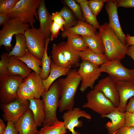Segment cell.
Wrapping results in <instances>:
<instances>
[{
    "instance_id": "1",
    "label": "cell",
    "mask_w": 134,
    "mask_h": 134,
    "mask_svg": "<svg viewBox=\"0 0 134 134\" xmlns=\"http://www.w3.org/2000/svg\"><path fill=\"white\" fill-rule=\"evenodd\" d=\"M60 92L59 111L62 112L73 108L75 96L81 77L76 68L71 69L65 78L57 80Z\"/></svg>"
},
{
    "instance_id": "2",
    "label": "cell",
    "mask_w": 134,
    "mask_h": 134,
    "mask_svg": "<svg viewBox=\"0 0 134 134\" xmlns=\"http://www.w3.org/2000/svg\"><path fill=\"white\" fill-rule=\"evenodd\" d=\"M99 32L105 49L104 54L110 61L121 60L126 55L128 47L120 40L108 23L100 25Z\"/></svg>"
},
{
    "instance_id": "3",
    "label": "cell",
    "mask_w": 134,
    "mask_h": 134,
    "mask_svg": "<svg viewBox=\"0 0 134 134\" xmlns=\"http://www.w3.org/2000/svg\"><path fill=\"white\" fill-rule=\"evenodd\" d=\"M41 0H19L14 8L8 14L11 18L17 19L28 24L32 28L36 23L35 17L38 19L37 11Z\"/></svg>"
},
{
    "instance_id": "4",
    "label": "cell",
    "mask_w": 134,
    "mask_h": 134,
    "mask_svg": "<svg viewBox=\"0 0 134 134\" xmlns=\"http://www.w3.org/2000/svg\"><path fill=\"white\" fill-rule=\"evenodd\" d=\"M60 90L57 80L51 86L49 90L42 96L44 105L45 118L42 126L50 125L58 120L57 116L59 107Z\"/></svg>"
},
{
    "instance_id": "5",
    "label": "cell",
    "mask_w": 134,
    "mask_h": 134,
    "mask_svg": "<svg viewBox=\"0 0 134 134\" xmlns=\"http://www.w3.org/2000/svg\"><path fill=\"white\" fill-rule=\"evenodd\" d=\"M87 102L82 107L90 108L101 116L112 111L116 107L111 101L98 90L93 89L87 94Z\"/></svg>"
},
{
    "instance_id": "6",
    "label": "cell",
    "mask_w": 134,
    "mask_h": 134,
    "mask_svg": "<svg viewBox=\"0 0 134 134\" xmlns=\"http://www.w3.org/2000/svg\"><path fill=\"white\" fill-rule=\"evenodd\" d=\"M26 48L31 54L41 60L45 47L46 37L39 29L29 28L24 33Z\"/></svg>"
},
{
    "instance_id": "7",
    "label": "cell",
    "mask_w": 134,
    "mask_h": 134,
    "mask_svg": "<svg viewBox=\"0 0 134 134\" xmlns=\"http://www.w3.org/2000/svg\"><path fill=\"white\" fill-rule=\"evenodd\" d=\"M121 61H107L99 67L101 72L108 73L115 82L119 81H134V70L125 67Z\"/></svg>"
},
{
    "instance_id": "8",
    "label": "cell",
    "mask_w": 134,
    "mask_h": 134,
    "mask_svg": "<svg viewBox=\"0 0 134 134\" xmlns=\"http://www.w3.org/2000/svg\"><path fill=\"white\" fill-rule=\"evenodd\" d=\"M30 26L29 24L23 23L17 19L11 18L2 25L0 30V46L3 45L11 48L13 35L20 33L24 34Z\"/></svg>"
},
{
    "instance_id": "9",
    "label": "cell",
    "mask_w": 134,
    "mask_h": 134,
    "mask_svg": "<svg viewBox=\"0 0 134 134\" xmlns=\"http://www.w3.org/2000/svg\"><path fill=\"white\" fill-rule=\"evenodd\" d=\"M24 78L20 76H9L0 81V98L2 104L9 103L17 98V92Z\"/></svg>"
},
{
    "instance_id": "10",
    "label": "cell",
    "mask_w": 134,
    "mask_h": 134,
    "mask_svg": "<svg viewBox=\"0 0 134 134\" xmlns=\"http://www.w3.org/2000/svg\"><path fill=\"white\" fill-rule=\"evenodd\" d=\"M79 67L78 71L81 77L80 90L83 92L88 87L93 89L95 81L101 75L100 67L85 61H82Z\"/></svg>"
},
{
    "instance_id": "11",
    "label": "cell",
    "mask_w": 134,
    "mask_h": 134,
    "mask_svg": "<svg viewBox=\"0 0 134 134\" xmlns=\"http://www.w3.org/2000/svg\"><path fill=\"white\" fill-rule=\"evenodd\" d=\"M30 101L17 98L9 103L2 104L4 116L7 121L16 122L29 108Z\"/></svg>"
},
{
    "instance_id": "12",
    "label": "cell",
    "mask_w": 134,
    "mask_h": 134,
    "mask_svg": "<svg viewBox=\"0 0 134 134\" xmlns=\"http://www.w3.org/2000/svg\"><path fill=\"white\" fill-rule=\"evenodd\" d=\"M81 117H84L90 120L92 119L91 115L85 111L76 107L72 109L67 110L64 112L62 118L66 129L69 130L72 134H81L78 131L74 130L75 128L82 127V122L79 119Z\"/></svg>"
},
{
    "instance_id": "13",
    "label": "cell",
    "mask_w": 134,
    "mask_h": 134,
    "mask_svg": "<svg viewBox=\"0 0 134 134\" xmlns=\"http://www.w3.org/2000/svg\"><path fill=\"white\" fill-rule=\"evenodd\" d=\"M117 0H107L105 8L108 14L109 26L122 42L126 45V35L123 32L119 20Z\"/></svg>"
},
{
    "instance_id": "14",
    "label": "cell",
    "mask_w": 134,
    "mask_h": 134,
    "mask_svg": "<svg viewBox=\"0 0 134 134\" xmlns=\"http://www.w3.org/2000/svg\"><path fill=\"white\" fill-rule=\"evenodd\" d=\"M115 82L109 76L100 80L94 87V89L101 92L116 107L119 105V97L116 88Z\"/></svg>"
},
{
    "instance_id": "15",
    "label": "cell",
    "mask_w": 134,
    "mask_h": 134,
    "mask_svg": "<svg viewBox=\"0 0 134 134\" xmlns=\"http://www.w3.org/2000/svg\"><path fill=\"white\" fill-rule=\"evenodd\" d=\"M115 85L119 97V105L118 108L121 112L125 113L128 100L134 97V81H119Z\"/></svg>"
},
{
    "instance_id": "16",
    "label": "cell",
    "mask_w": 134,
    "mask_h": 134,
    "mask_svg": "<svg viewBox=\"0 0 134 134\" xmlns=\"http://www.w3.org/2000/svg\"><path fill=\"white\" fill-rule=\"evenodd\" d=\"M15 123L19 134H38L32 112L29 108Z\"/></svg>"
},
{
    "instance_id": "17",
    "label": "cell",
    "mask_w": 134,
    "mask_h": 134,
    "mask_svg": "<svg viewBox=\"0 0 134 134\" xmlns=\"http://www.w3.org/2000/svg\"><path fill=\"white\" fill-rule=\"evenodd\" d=\"M37 12L40 24L39 29L46 38L50 37V28L53 21L51 15L46 7L44 0H41Z\"/></svg>"
},
{
    "instance_id": "18",
    "label": "cell",
    "mask_w": 134,
    "mask_h": 134,
    "mask_svg": "<svg viewBox=\"0 0 134 134\" xmlns=\"http://www.w3.org/2000/svg\"><path fill=\"white\" fill-rule=\"evenodd\" d=\"M97 32V29L86 22L78 20L75 25L64 30L61 36L63 38L76 35L90 36L95 34Z\"/></svg>"
},
{
    "instance_id": "19",
    "label": "cell",
    "mask_w": 134,
    "mask_h": 134,
    "mask_svg": "<svg viewBox=\"0 0 134 134\" xmlns=\"http://www.w3.org/2000/svg\"><path fill=\"white\" fill-rule=\"evenodd\" d=\"M125 113L120 111L117 107H115L110 113L101 116L102 118H107L111 120L105 126L109 134H113L125 126Z\"/></svg>"
},
{
    "instance_id": "20",
    "label": "cell",
    "mask_w": 134,
    "mask_h": 134,
    "mask_svg": "<svg viewBox=\"0 0 134 134\" xmlns=\"http://www.w3.org/2000/svg\"><path fill=\"white\" fill-rule=\"evenodd\" d=\"M8 69L10 76L19 75L24 78L27 77L32 70L21 60L14 56H9Z\"/></svg>"
},
{
    "instance_id": "21",
    "label": "cell",
    "mask_w": 134,
    "mask_h": 134,
    "mask_svg": "<svg viewBox=\"0 0 134 134\" xmlns=\"http://www.w3.org/2000/svg\"><path fill=\"white\" fill-rule=\"evenodd\" d=\"M23 82L30 88L35 98H40L45 92L43 80L40 75L34 71L24 78Z\"/></svg>"
},
{
    "instance_id": "22",
    "label": "cell",
    "mask_w": 134,
    "mask_h": 134,
    "mask_svg": "<svg viewBox=\"0 0 134 134\" xmlns=\"http://www.w3.org/2000/svg\"><path fill=\"white\" fill-rule=\"evenodd\" d=\"M29 100L30 101L29 108L32 112L36 126L37 127L42 126L45 118L43 100L34 98Z\"/></svg>"
},
{
    "instance_id": "23",
    "label": "cell",
    "mask_w": 134,
    "mask_h": 134,
    "mask_svg": "<svg viewBox=\"0 0 134 134\" xmlns=\"http://www.w3.org/2000/svg\"><path fill=\"white\" fill-rule=\"evenodd\" d=\"M71 69V68L58 67L55 65L51 60L49 74L46 79L43 80L45 92L49 90L56 79L62 76L67 75Z\"/></svg>"
},
{
    "instance_id": "24",
    "label": "cell",
    "mask_w": 134,
    "mask_h": 134,
    "mask_svg": "<svg viewBox=\"0 0 134 134\" xmlns=\"http://www.w3.org/2000/svg\"><path fill=\"white\" fill-rule=\"evenodd\" d=\"M82 37L88 48L95 53L104 54L105 49L103 43L99 32H97L93 35Z\"/></svg>"
},
{
    "instance_id": "25",
    "label": "cell",
    "mask_w": 134,
    "mask_h": 134,
    "mask_svg": "<svg viewBox=\"0 0 134 134\" xmlns=\"http://www.w3.org/2000/svg\"><path fill=\"white\" fill-rule=\"evenodd\" d=\"M79 53L82 61L88 62L98 67L109 60L104 54L95 53L88 48Z\"/></svg>"
},
{
    "instance_id": "26",
    "label": "cell",
    "mask_w": 134,
    "mask_h": 134,
    "mask_svg": "<svg viewBox=\"0 0 134 134\" xmlns=\"http://www.w3.org/2000/svg\"><path fill=\"white\" fill-rule=\"evenodd\" d=\"M58 44L71 67H79L80 58L79 52L70 47L66 42L62 41Z\"/></svg>"
},
{
    "instance_id": "27",
    "label": "cell",
    "mask_w": 134,
    "mask_h": 134,
    "mask_svg": "<svg viewBox=\"0 0 134 134\" xmlns=\"http://www.w3.org/2000/svg\"><path fill=\"white\" fill-rule=\"evenodd\" d=\"M75 1L80 5L85 22L96 29H99L100 25L97 20L96 17L93 14L89 8L88 0H76Z\"/></svg>"
},
{
    "instance_id": "28",
    "label": "cell",
    "mask_w": 134,
    "mask_h": 134,
    "mask_svg": "<svg viewBox=\"0 0 134 134\" xmlns=\"http://www.w3.org/2000/svg\"><path fill=\"white\" fill-rule=\"evenodd\" d=\"M16 43L12 50L8 53L9 56L21 58L26 54L27 49L24 34L20 33L15 35Z\"/></svg>"
},
{
    "instance_id": "29",
    "label": "cell",
    "mask_w": 134,
    "mask_h": 134,
    "mask_svg": "<svg viewBox=\"0 0 134 134\" xmlns=\"http://www.w3.org/2000/svg\"><path fill=\"white\" fill-rule=\"evenodd\" d=\"M52 60L56 66L71 68V67L62 53L58 44L54 43L52 46Z\"/></svg>"
},
{
    "instance_id": "30",
    "label": "cell",
    "mask_w": 134,
    "mask_h": 134,
    "mask_svg": "<svg viewBox=\"0 0 134 134\" xmlns=\"http://www.w3.org/2000/svg\"><path fill=\"white\" fill-rule=\"evenodd\" d=\"M16 58L23 62L34 71L40 75L42 69L41 60L37 58L30 53L27 49L26 53L24 56Z\"/></svg>"
},
{
    "instance_id": "31",
    "label": "cell",
    "mask_w": 134,
    "mask_h": 134,
    "mask_svg": "<svg viewBox=\"0 0 134 134\" xmlns=\"http://www.w3.org/2000/svg\"><path fill=\"white\" fill-rule=\"evenodd\" d=\"M67 132L63 122L58 120L51 125L43 126L38 134H66Z\"/></svg>"
},
{
    "instance_id": "32",
    "label": "cell",
    "mask_w": 134,
    "mask_h": 134,
    "mask_svg": "<svg viewBox=\"0 0 134 134\" xmlns=\"http://www.w3.org/2000/svg\"><path fill=\"white\" fill-rule=\"evenodd\" d=\"M50 41V37L46 38L45 49L41 59L42 69L40 75L43 80L46 79L48 77L50 72L52 59L50 56H48L47 52L48 47Z\"/></svg>"
},
{
    "instance_id": "33",
    "label": "cell",
    "mask_w": 134,
    "mask_h": 134,
    "mask_svg": "<svg viewBox=\"0 0 134 134\" xmlns=\"http://www.w3.org/2000/svg\"><path fill=\"white\" fill-rule=\"evenodd\" d=\"M60 11L66 23L64 30L73 27L77 24L78 20L68 6H64Z\"/></svg>"
},
{
    "instance_id": "34",
    "label": "cell",
    "mask_w": 134,
    "mask_h": 134,
    "mask_svg": "<svg viewBox=\"0 0 134 134\" xmlns=\"http://www.w3.org/2000/svg\"><path fill=\"white\" fill-rule=\"evenodd\" d=\"M67 43L75 50L78 52L82 51L88 48L82 36L76 35L67 37Z\"/></svg>"
},
{
    "instance_id": "35",
    "label": "cell",
    "mask_w": 134,
    "mask_h": 134,
    "mask_svg": "<svg viewBox=\"0 0 134 134\" xmlns=\"http://www.w3.org/2000/svg\"><path fill=\"white\" fill-rule=\"evenodd\" d=\"M17 95V98L24 100H29L35 98L32 90L23 82L19 86Z\"/></svg>"
},
{
    "instance_id": "36",
    "label": "cell",
    "mask_w": 134,
    "mask_h": 134,
    "mask_svg": "<svg viewBox=\"0 0 134 134\" xmlns=\"http://www.w3.org/2000/svg\"><path fill=\"white\" fill-rule=\"evenodd\" d=\"M63 2L71 10L78 21H85L79 4L73 0H65Z\"/></svg>"
},
{
    "instance_id": "37",
    "label": "cell",
    "mask_w": 134,
    "mask_h": 134,
    "mask_svg": "<svg viewBox=\"0 0 134 134\" xmlns=\"http://www.w3.org/2000/svg\"><path fill=\"white\" fill-rule=\"evenodd\" d=\"M0 81L8 76L9 75L8 69L9 58L8 53H3L0 56Z\"/></svg>"
},
{
    "instance_id": "38",
    "label": "cell",
    "mask_w": 134,
    "mask_h": 134,
    "mask_svg": "<svg viewBox=\"0 0 134 134\" xmlns=\"http://www.w3.org/2000/svg\"><path fill=\"white\" fill-rule=\"evenodd\" d=\"M107 0H90L88 1V5L90 9L96 17L99 14L102 7Z\"/></svg>"
},
{
    "instance_id": "39",
    "label": "cell",
    "mask_w": 134,
    "mask_h": 134,
    "mask_svg": "<svg viewBox=\"0 0 134 134\" xmlns=\"http://www.w3.org/2000/svg\"><path fill=\"white\" fill-rule=\"evenodd\" d=\"M19 0H0V13L8 14L15 7Z\"/></svg>"
},
{
    "instance_id": "40",
    "label": "cell",
    "mask_w": 134,
    "mask_h": 134,
    "mask_svg": "<svg viewBox=\"0 0 134 134\" xmlns=\"http://www.w3.org/2000/svg\"><path fill=\"white\" fill-rule=\"evenodd\" d=\"M51 18L53 21L58 25L60 27L61 30L63 32L64 31V27L66 24V23L63 18L60 11L53 13Z\"/></svg>"
},
{
    "instance_id": "41",
    "label": "cell",
    "mask_w": 134,
    "mask_h": 134,
    "mask_svg": "<svg viewBox=\"0 0 134 134\" xmlns=\"http://www.w3.org/2000/svg\"><path fill=\"white\" fill-rule=\"evenodd\" d=\"M61 29L60 26L55 22L53 21L50 28V40L53 41L57 38L60 33Z\"/></svg>"
},
{
    "instance_id": "42",
    "label": "cell",
    "mask_w": 134,
    "mask_h": 134,
    "mask_svg": "<svg viewBox=\"0 0 134 134\" xmlns=\"http://www.w3.org/2000/svg\"><path fill=\"white\" fill-rule=\"evenodd\" d=\"M125 114V126L134 127V112L126 111Z\"/></svg>"
},
{
    "instance_id": "43",
    "label": "cell",
    "mask_w": 134,
    "mask_h": 134,
    "mask_svg": "<svg viewBox=\"0 0 134 134\" xmlns=\"http://www.w3.org/2000/svg\"><path fill=\"white\" fill-rule=\"evenodd\" d=\"M118 7L125 8L134 7V0H118L117 2Z\"/></svg>"
},
{
    "instance_id": "44",
    "label": "cell",
    "mask_w": 134,
    "mask_h": 134,
    "mask_svg": "<svg viewBox=\"0 0 134 134\" xmlns=\"http://www.w3.org/2000/svg\"><path fill=\"white\" fill-rule=\"evenodd\" d=\"M15 123L11 121H7V125L4 134H18Z\"/></svg>"
},
{
    "instance_id": "45",
    "label": "cell",
    "mask_w": 134,
    "mask_h": 134,
    "mask_svg": "<svg viewBox=\"0 0 134 134\" xmlns=\"http://www.w3.org/2000/svg\"><path fill=\"white\" fill-rule=\"evenodd\" d=\"M115 134H134V127L125 126L117 131Z\"/></svg>"
},
{
    "instance_id": "46",
    "label": "cell",
    "mask_w": 134,
    "mask_h": 134,
    "mask_svg": "<svg viewBox=\"0 0 134 134\" xmlns=\"http://www.w3.org/2000/svg\"><path fill=\"white\" fill-rule=\"evenodd\" d=\"M127 104L126 108V111L130 112H134V97L131 98Z\"/></svg>"
},
{
    "instance_id": "47",
    "label": "cell",
    "mask_w": 134,
    "mask_h": 134,
    "mask_svg": "<svg viewBox=\"0 0 134 134\" xmlns=\"http://www.w3.org/2000/svg\"><path fill=\"white\" fill-rule=\"evenodd\" d=\"M11 19L7 14L0 13V26L2 25Z\"/></svg>"
},
{
    "instance_id": "48",
    "label": "cell",
    "mask_w": 134,
    "mask_h": 134,
    "mask_svg": "<svg viewBox=\"0 0 134 134\" xmlns=\"http://www.w3.org/2000/svg\"><path fill=\"white\" fill-rule=\"evenodd\" d=\"M125 40L126 45L127 47L134 45V36L127 34L126 35Z\"/></svg>"
},
{
    "instance_id": "49",
    "label": "cell",
    "mask_w": 134,
    "mask_h": 134,
    "mask_svg": "<svg viewBox=\"0 0 134 134\" xmlns=\"http://www.w3.org/2000/svg\"><path fill=\"white\" fill-rule=\"evenodd\" d=\"M126 55L131 58L134 62V50L131 46L128 47ZM133 69L134 70V67Z\"/></svg>"
},
{
    "instance_id": "50",
    "label": "cell",
    "mask_w": 134,
    "mask_h": 134,
    "mask_svg": "<svg viewBox=\"0 0 134 134\" xmlns=\"http://www.w3.org/2000/svg\"><path fill=\"white\" fill-rule=\"evenodd\" d=\"M6 127L3 121L0 119V134H4L5 131Z\"/></svg>"
},
{
    "instance_id": "51",
    "label": "cell",
    "mask_w": 134,
    "mask_h": 134,
    "mask_svg": "<svg viewBox=\"0 0 134 134\" xmlns=\"http://www.w3.org/2000/svg\"><path fill=\"white\" fill-rule=\"evenodd\" d=\"M131 46L132 47L133 50H134V45H133Z\"/></svg>"
},
{
    "instance_id": "52",
    "label": "cell",
    "mask_w": 134,
    "mask_h": 134,
    "mask_svg": "<svg viewBox=\"0 0 134 134\" xmlns=\"http://www.w3.org/2000/svg\"><path fill=\"white\" fill-rule=\"evenodd\" d=\"M116 132H115L114 133H113L112 134H115V133H116Z\"/></svg>"
}]
</instances>
